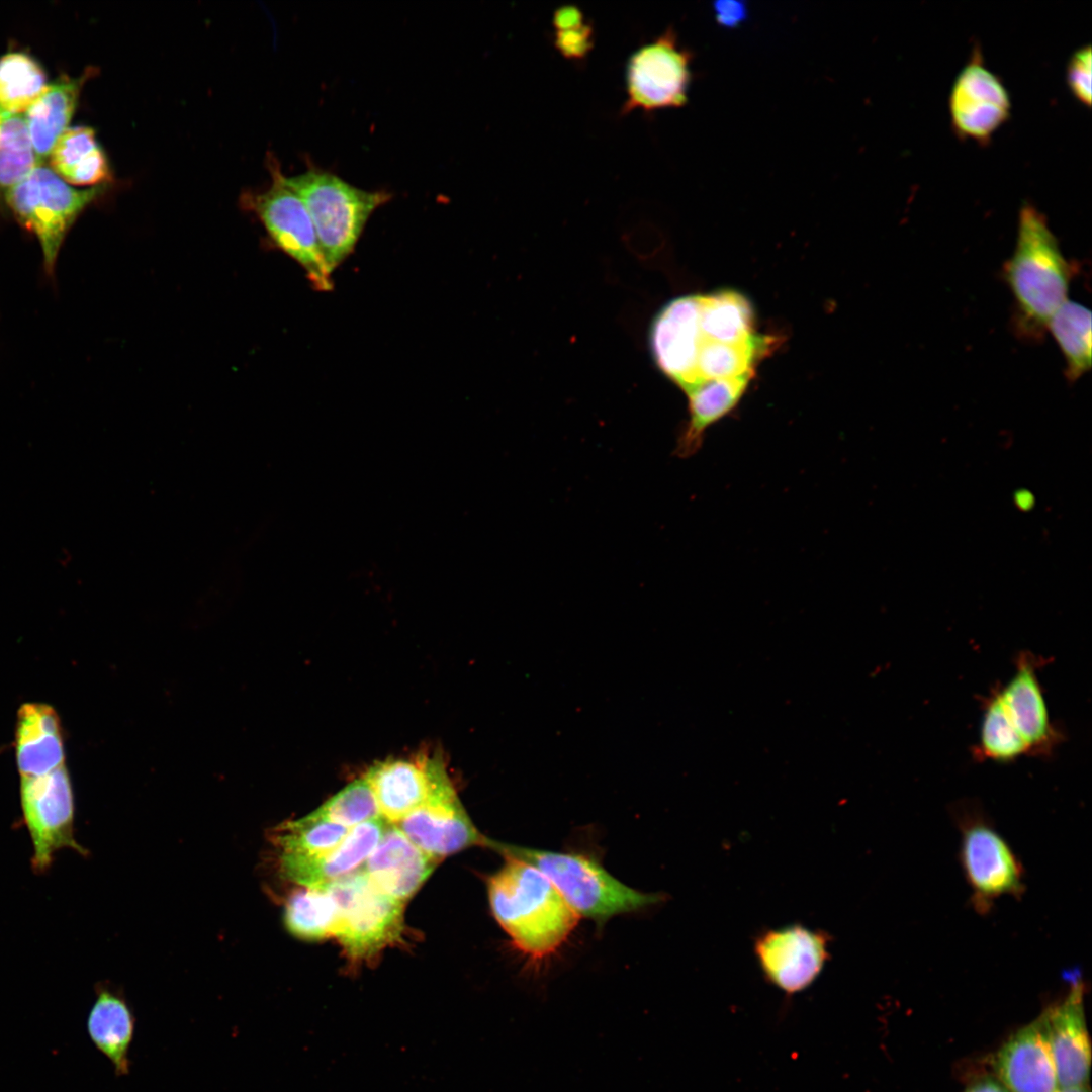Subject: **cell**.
Segmentation results:
<instances>
[{
  "label": "cell",
  "mask_w": 1092,
  "mask_h": 1092,
  "mask_svg": "<svg viewBox=\"0 0 1092 1092\" xmlns=\"http://www.w3.org/2000/svg\"><path fill=\"white\" fill-rule=\"evenodd\" d=\"M505 858L487 880L492 914L520 952L544 960L566 941L579 916L538 869Z\"/></svg>",
  "instance_id": "6da1fadb"
},
{
  "label": "cell",
  "mask_w": 1092,
  "mask_h": 1092,
  "mask_svg": "<svg viewBox=\"0 0 1092 1092\" xmlns=\"http://www.w3.org/2000/svg\"><path fill=\"white\" fill-rule=\"evenodd\" d=\"M1073 269L1044 214L1030 202L1019 209L1016 242L1004 263L1003 279L1015 308L1020 335L1038 339L1068 300Z\"/></svg>",
  "instance_id": "7a4b0ae2"
},
{
  "label": "cell",
  "mask_w": 1092,
  "mask_h": 1092,
  "mask_svg": "<svg viewBox=\"0 0 1092 1092\" xmlns=\"http://www.w3.org/2000/svg\"><path fill=\"white\" fill-rule=\"evenodd\" d=\"M486 846L538 869L579 916L598 925L614 916L660 903V893H644L613 877L594 857L487 840Z\"/></svg>",
  "instance_id": "3957f363"
},
{
  "label": "cell",
  "mask_w": 1092,
  "mask_h": 1092,
  "mask_svg": "<svg viewBox=\"0 0 1092 1092\" xmlns=\"http://www.w3.org/2000/svg\"><path fill=\"white\" fill-rule=\"evenodd\" d=\"M284 181L305 205L332 273L354 251L370 216L392 197L384 190L359 188L316 167L284 175Z\"/></svg>",
  "instance_id": "277c9868"
},
{
  "label": "cell",
  "mask_w": 1092,
  "mask_h": 1092,
  "mask_svg": "<svg viewBox=\"0 0 1092 1092\" xmlns=\"http://www.w3.org/2000/svg\"><path fill=\"white\" fill-rule=\"evenodd\" d=\"M107 184L78 188L38 164L1 197L14 219L38 241L52 276L65 238L79 215L102 196Z\"/></svg>",
  "instance_id": "5b68a950"
},
{
  "label": "cell",
  "mask_w": 1092,
  "mask_h": 1092,
  "mask_svg": "<svg viewBox=\"0 0 1092 1092\" xmlns=\"http://www.w3.org/2000/svg\"><path fill=\"white\" fill-rule=\"evenodd\" d=\"M952 811L961 831L960 860L973 906L987 913L1001 897H1020L1025 889L1024 870L1010 844L976 803L961 802Z\"/></svg>",
  "instance_id": "8992f818"
},
{
  "label": "cell",
  "mask_w": 1092,
  "mask_h": 1092,
  "mask_svg": "<svg viewBox=\"0 0 1092 1092\" xmlns=\"http://www.w3.org/2000/svg\"><path fill=\"white\" fill-rule=\"evenodd\" d=\"M324 890L334 897L339 906L334 936L351 959L370 958L399 936L404 902L375 888L362 870Z\"/></svg>",
  "instance_id": "52a82bcc"
},
{
  "label": "cell",
  "mask_w": 1092,
  "mask_h": 1092,
  "mask_svg": "<svg viewBox=\"0 0 1092 1092\" xmlns=\"http://www.w3.org/2000/svg\"><path fill=\"white\" fill-rule=\"evenodd\" d=\"M20 804L32 842L35 873L47 872L55 853L64 848L88 855L74 835V794L66 764L44 775L20 777Z\"/></svg>",
  "instance_id": "ba28073f"
},
{
  "label": "cell",
  "mask_w": 1092,
  "mask_h": 1092,
  "mask_svg": "<svg viewBox=\"0 0 1092 1092\" xmlns=\"http://www.w3.org/2000/svg\"><path fill=\"white\" fill-rule=\"evenodd\" d=\"M270 187L252 195L249 204L266 231L288 256L305 271L315 289L330 291V271L310 215L299 196L287 186L284 175L271 168Z\"/></svg>",
  "instance_id": "9c48e42d"
},
{
  "label": "cell",
  "mask_w": 1092,
  "mask_h": 1092,
  "mask_svg": "<svg viewBox=\"0 0 1092 1092\" xmlns=\"http://www.w3.org/2000/svg\"><path fill=\"white\" fill-rule=\"evenodd\" d=\"M947 104L956 136L980 146L988 145L1010 119V93L1002 79L986 65L978 44L958 72Z\"/></svg>",
  "instance_id": "30bf717a"
},
{
  "label": "cell",
  "mask_w": 1092,
  "mask_h": 1092,
  "mask_svg": "<svg viewBox=\"0 0 1092 1092\" xmlns=\"http://www.w3.org/2000/svg\"><path fill=\"white\" fill-rule=\"evenodd\" d=\"M691 59L671 27L636 51L627 66V99L621 113L684 105L691 81Z\"/></svg>",
  "instance_id": "8fae6325"
},
{
  "label": "cell",
  "mask_w": 1092,
  "mask_h": 1092,
  "mask_svg": "<svg viewBox=\"0 0 1092 1092\" xmlns=\"http://www.w3.org/2000/svg\"><path fill=\"white\" fill-rule=\"evenodd\" d=\"M832 937L800 923L762 930L753 952L765 979L787 994L808 988L831 956Z\"/></svg>",
  "instance_id": "7c38bea8"
},
{
  "label": "cell",
  "mask_w": 1092,
  "mask_h": 1092,
  "mask_svg": "<svg viewBox=\"0 0 1092 1092\" xmlns=\"http://www.w3.org/2000/svg\"><path fill=\"white\" fill-rule=\"evenodd\" d=\"M1044 658L1021 650L1014 658V673L999 697L1012 725L1025 743L1028 756L1051 759L1065 741L1066 733L1051 720L1038 671Z\"/></svg>",
  "instance_id": "4fadbf2b"
},
{
  "label": "cell",
  "mask_w": 1092,
  "mask_h": 1092,
  "mask_svg": "<svg viewBox=\"0 0 1092 1092\" xmlns=\"http://www.w3.org/2000/svg\"><path fill=\"white\" fill-rule=\"evenodd\" d=\"M394 825L419 848L437 858L487 841L469 819L450 781Z\"/></svg>",
  "instance_id": "5bb4252c"
},
{
  "label": "cell",
  "mask_w": 1092,
  "mask_h": 1092,
  "mask_svg": "<svg viewBox=\"0 0 1092 1092\" xmlns=\"http://www.w3.org/2000/svg\"><path fill=\"white\" fill-rule=\"evenodd\" d=\"M1085 986L1075 976L1066 996L1042 1011L1059 1088L1088 1084L1091 1043L1084 1009Z\"/></svg>",
  "instance_id": "9a60e30c"
},
{
  "label": "cell",
  "mask_w": 1092,
  "mask_h": 1092,
  "mask_svg": "<svg viewBox=\"0 0 1092 1092\" xmlns=\"http://www.w3.org/2000/svg\"><path fill=\"white\" fill-rule=\"evenodd\" d=\"M990 1066L1009 1092H1056L1059 1089L1041 1014L1012 1033L992 1055Z\"/></svg>",
  "instance_id": "2e32d148"
},
{
  "label": "cell",
  "mask_w": 1092,
  "mask_h": 1092,
  "mask_svg": "<svg viewBox=\"0 0 1092 1092\" xmlns=\"http://www.w3.org/2000/svg\"><path fill=\"white\" fill-rule=\"evenodd\" d=\"M381 817L396 824L421 807L445 783V768L437 758L394 759L379 762L365 775Z\"/></svg>",
  "instance_id": "e0dca14e"
},
{
  "label": "cell",
  "mask_w": 1092,
  "mask_h": 1092,
  "mask_svg": "<svg viewBox=\"0 0 1092 1092\" xmlns=\"http://www.w3.org/2000/svg\"><path fill=\"white\" fill-rule=\"evenodd\" d=\"M700 295L669 301L655 316L650 347L663 374L687 392L692 384L699 339Z\"/></svg>",
  "instance_id": "ac0fdd59"
},
{
  "label": "cell",
  "mask_w": 1092,
  "mask_h": 1092,
  "mask_svg": "<svg viewBox=\"0 0 1092 1092\" xmlns=\"http://www.w3.org/2000/svg\"><path fill=\"white\" fill-rule=\"evenodd\" d=\"M387 826L383 818L361 823L350 829L333 849L313 856L279 854L284 878L305 888L324 889L351 875L374 850Z\"/></svg>",
  "instance_id": "d6986e66"
},
{
  "label": "cell",
  "mask_w": 1092,
  "mask_h": 1092,
  "mask_svg": "<svg viewBox=\"0 0 1092 1092\" xmlns=\"http://www.w3.org/2000/svg\"><path fill=\"white\" fill-rule=\"evenodd\" d=\"M438 858L423 851L394 824L386 826L363 873L382 893L404 902L427 880Z\"/></svg>",
  "instance_id": "ffe728a7"
},
{
  "label": "cell",
  "mask_w": 1092,
  "mask_h": 1092,
  "mask_svg": "<svg viewBox=\"0 0 1092 1092\" xmlns=\"http://www.w3.org/2000/svg\"><path fill=\"white\" fill-rule=\"evenodd\" d=\"M15 754L20 777L44 775L66 764L63 729L54 707L37 702L19 707Z\"/></svg>",
  "instance_id": "44dd1931"
},
{
  "label": "cell",
  "mask_w": 1092,
  "mask_h": 1092,
  "mask_svg": "<svg viewBox=\"0 0 1092 1092\" xmlns=\"http://www.w3.org/2000/svg\"><path fill=\"white\" fill-rule=\"evenodd\" d=\"M91 74L89 68L78 77L62 75L48 83L23 113L39 164H44L55 143L70 127L81 90Z\"/></svg>",
  "instance_id": "7402d4cb"
},
{
  "label": "cell",
  "mask_w": 1092,
  "mask_h": 1092,
  "mask_svg": "<svg viewBox=\"0 0 1092 1092\" xmlns=\"http://www.w3.org/2000/svg\"><path fill=\"white\" fill-rule=\"evenodd\" d=\"M48 161L50 168L73 186H98L111 178L107 156L95 130L79 125L66 129L55 143Z\"/></svg>",
  "instance_id": "603a6c76"
},
{
  "label": "cell",
  "mask_w": 1092,
  "mask_h": 1092,
  "mask_svg": "<svg viewBox=\"0 0 1092 1092\" xmlns=\"http://www.w3.org/2000/svg\"><path fill=\"white\" fill-rule=\"evenodd\" d=\"M752 377L712 380L687 393L689 420L680 432L674 453L688 458L701 448L706 430L730 413Z\"/></svg>",
  "instance_id": "cb8c5ba5"
},
{
  "label": "cell",
  "mask_w": 1092,
  "mask_h": 1092,
  "mask_svg": "<svg viewBox=\"0 0 1092 1092\" xmlns=\"http://www.w3.org/2000/svg\"><path fill=\"white\" fill-rule=\"evenodd\" d=\"M981 704L983 713L979 739L971 748L973 758L976 761L1010 763L1028 756L1025 743L1002 705L998 685L987 696L981 697Z\"/></svg>",
  "instance_id": "d4e9b609"
},
{
  "label": "cell",
  "mask_w": 1092,
  "mask_h": 1092,
  "mask_svg": "<svg viewBox=\"0 0 1092 1092\" xmlns=\"http://www.w3.org/2000/svg\"><path fill=\"white\" fill-rule=\"evenodd\" d=\"M132 1017L125 1002L102 990L90 1012L88 1029L91 1038L124 1074L128 1070L127 1051L132 1036Z\"/></svg>",
  "instance_id": "484cf974"
},
{
  "label": "cell",
  "mask_w": 1092,
  "mask_h": 1092,
  "mask_svg": "<svg viewBox=\"0 0 1092 1092\" xmlns=\"http://www.w3.org/2000/svg\"><path fill=\"white\" fill-rule=\"evenodd\" d=\"M699 328L710 340L740 343L755 336L750 303L734 291L700 295Z\"/></svg>",
  "instance_id": "4316f807"
},
{
  "label": "cell",
  "mask_w": 1092,
  "mask_h": 1092,
  "mask_svg": "<svg viewBox=\"0 0 1092 1092\" xmlns=\"http://www.w3.org/2000/svg\"><path fill=\"white\" fill-rule=\"evenodd\" d=\"M1046 329L1060 348L1068 380H1078L1091 368L1090 310L1067 300L1052 316Z\"/></svg>",
  "instance_id": "83f0119b"
},
{
  "label": "cell",
  "mask_w": 1092,
  "mask_h": 1092,
  "mask_svg": "<svg viewBox=\"0 0 1092 1092\" xmlns=\"http://www.w3.org/2000/svg\"><path fill=\"white\" fill-rule=\"evenodd\" d=\"M339 912L336 900L327 890L305 888L287 900L284 922L295 937L318 940L335 935Z\"/></svg>",
  "instance_id": "f1b7e54d"
},
{
  "label": "cell",
  "mask_w": 1092,
  "mask_h": 1092,
  "mask_svg": "<svg viewBox=\"0 0 1092 1092\" xmlns=\"http://www.w3.org/2000/svg\"><path fill=\"white\" fill-rule=\"evenodd\" d=\"M48 85L42 65L30 54L11 51L0 56V107L23 114Z\"/></svg>",
  "instance_id": "f546056e"
},
{
  "label": "cell",
  "mask_w": 1092,
  "mask_h": 1092,
  "mask_svg": "<svg viewBox=\"0 0 1092 1092\" xmlns=\"http://www.w3.org/2000/svg\"><path fill=\"white\" fill-rule=\"evenodd\" d=\"M349 831L312 812L277 826L270 837L279 854L313 856L336 847Z\"/></svg>",
  "instance_id": "4dcf8cb0"
},
{
  "label": "cell",
  "mask_w": 1092,
  "mask_h": 1092,
  "mask_svg": "<svg viewBox=\"0 0 1092 1092\" xmlns=\"http://www.w3.org/2000/svg\"><path fill=\"white\" fill-rule=\"evenodd\" d=\"M38 164L23 114L0 107V195Z\"/></svg>",
  "instance_id": "1f68e13d"
},
{
  "label": "cell",
  "mask_w": 1092,
  "mask_h": 1092,
  "mask_svg": "<svg viewBox=\"0 0 1092 1092\" xmlns=\"http://www.w3.org/2000/svg\"><path fill=\"white\" fill-rule=\"evenodd\" d=\"M313 813L349 829L366 821L382 818L374 793L365 777L346 786Z\"/></svg>",
  "instance_id": "d6a6232c"
},
{
  "label": "cell",
  "mask_w": 1092,
  "mask_h": 1092,
  "mask_svg": "<svg viewBox=\"0 0 1092 1092\" xmlns=\"http://www.w3.org/2000/svg\"><path fill=\"white\" fill-rule=\"evenodd\" d=\"M557 48L571 58L582 57L592 42V28L581 12L573 7L561 8L554 18Z\"/></svg>",
  "instance_id": "836d02e7"
},
{
  "label": "cell",
  "mask_w": 1092,
  "mask_h": 1092,
  "mask_svg": "<svg viewBox=\"0 0 1092 1092\" xmlns=\"http://www.w3.org/2000/svg\"><path fill=\"white\" fill-rule=\"evenodd\" d=\"M1091 47L1076 49L1066 66V83L1070 93L1082 105H1091Z\"/></svg>",
  "instance_id": "e575fe53"
},
{
  "label": "cell",
  "mask_w": 1092,
  "mask_h": 1092,
  "mask_svg": "<svg viewBox=\"0 0 1092 1092\" xmlns=\"http://www.w3.org/2000/svg\"><path fill=\"white\" fill-rule=\"evenodd\" d=\"M714 11L718 23L726 27L736 26L746 16L744 3L737 1H718L714 5Z\"/></svg>",
  "instance_id": "d590c367"
},
{
  "label": "cell",
  "mask_w": 1092,
  "mask_h": 1092,
  "mask_svg": "<svg viewBox=\"0 0 1092 1092\" xmlns=\"http://www.w3.org/2000/svg\"><path fill=\"white\" fill-rule=\"evenodd\" d=\"M964 1092H1009L997 1079L984 1076L971 1083Z\"/></svg>",
  "instance_id": "8d00e7d4"
},
{
  "label": "cell",
  "mask_w": 1092,
  "mask_h": 1092,
  "mask_svg": "<svg viewBox=\"0 0 1092 1092\" xmlns=\"http://www.w3.org/2000/svg\"><path fill=\"white\" fill-rule=\"evenodd\" d=\"M1056 1092H1090L1088 1085L1059 1088Z\"/></svg>",
  "instance_id": "74e56055"
}]
</instances>
